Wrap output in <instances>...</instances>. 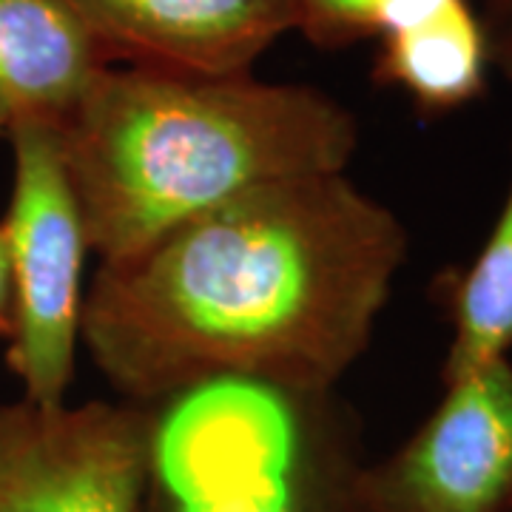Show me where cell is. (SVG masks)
<instances>
[{
    "instance_id": "obj_3",
    "label": "cell",
    "mask_w": 512,
    "mask_h": 512,
    "mask_svg": "<svg viewBox=\"0 0 512 512\" xmlns=\"http://www.w3.org/2000/svg\"><path fill=\"white\" fill-rule=\"evenodd\" d=\"M140 512H376L336 387L222 376L148 404Z\"/></svg>"
},
{
    "instance_id": "obj_11",
    "label": "cell",
    "mask_w": 512,
    "mask_h": 512,
    "mask_svg": "<svg viewBox=\"0 0 512 512\" xmlns=\"http://www.w3.org/2000/svg\"><path fill=\"white\" fill-rule=\"evenodd\" d=\"M447 0H293L296 32L319 49H345L433 15Z\"/></svg>"
},
{
    "instance_id": "obj_7",
    "label": "cell",
    "mask_w": 512,
    "mask_h": 512,
    "mask_svg": "<svg viewBox=\"0 0 512 512\" xmlns=\"http://www.w3.org/2000/svg\"><path fill=\"white\" fill-rule=\"evenodd\" d=\"M111 63L180 72H251L296 32L293 0H69Z\"/></svg>"
},
{
    "instance_id": "obj_8",
    "label": "cell",
    "mask_w": 512,
    "mask_h": 512,
    "mask_svg": "<svg viewBox=\"0 0 512 512\" xmlns=\"http://www.w3.org/2000/svg\"><path fill=\"white\" fill-rule=\"evenodd\" d=\"M114 66L69 0H0V109L57 126Z\"/></svg>"
},
{
    "instance_id": "obj_13",
    "label": "cell",
    "mask_w": 512,
    "mask_h": 512,
    "mask_svg": "<svg viewBox=\"0 0 512 512\" xmlns=\"http://www.w3.org/2000/svg\"><path fill=\"white\" fill-rule=\"evenodd\" d=\"M487 32H512V0H487Z\"/></svg>"
},
{
    "instance_id": "obj_15",
    "label": "cell",
    "mask_w": 512,
    "mask_h": 512,
    "mask_svg": "<svg viewBox=\"0 0 512 512\" xmlns=\"http://www.w3.org/2000/svg\"><path fill=\"white\" fill-rule=\"evenodd\" d=\"M6 128H9V117H6V111L0 109V137H6Z\"/></svg>"
},
{
    "instance_id": "obj_4",
    "label": "cell",
    "mask_w": 512,
    "mask_h": 512,
    "mask_svg": "<svg viewBox=\"0 0 512 512\" xmlns=\"http://www.w3.org/2000/svg\"><path fill=\"white\" fill-rule=\"evenodd\" d=\"M15 154L12 200L3 217L15 330L6 365L23 384L26 402H66L83 328V259L89 239L69 183L57 126L15 120L6 128Z\"/></svg>"
},
{
    "instance_id": "obj_5",
    "label": "cell",
    "mask_w": 512,
    "mask_h": 512,
    "mask_svg": "<svg viewBox=\"0 0 512 512\" xmlns=\"http://www.w3.org/2000/svg\"><path fill=\"white\" fill-rule=\"evenodd\" d=\"M148 404H0V512H140Z\"/></svg>"
},
{
    "instance_id": "obj_9",
    "label": "cell",
    "mask_w": 512,
    "mask_h": 512,
    "mask_svg": "<svg viewBox=\"0 0 512 512\" xmlns=\"http://www.w3.org/2000/svg\"><path fill=\"white\" fill-rule=\"evenodd\" d=\"M493 46L470 0H447L433 15L379 37L373 80L404 92L421 114H450L487 89Z\"/></svg>"
},
{
    "instance_id": "obj_6",
    "label": "cell",
    "mask_w": 512,
    "mask_h": 512,
    "mask_svg": "<svg viewBox=\"0 0 512 512\" xmlns=\"http://www.w3.org/2000/svg\"><path fill=\"white\" fill-rule=\"evenodd\" d=\"M376 512H512V356L444 384L390 456L367 464Z\"/></svg>"
},
{
    "instance_id": "obj_2",
    "label": "cell",
    "mask_w": 512,
    "mask_h": 512,
    "mask_svg": "<svg viewBox=\"0 0 512 512\" xmlns=\"http://www.w3.org/2000/svg\"><path fill=\"white\" fill-rule=\"evenodd\" d=\"M57 140L103 262L251 188L345 171L359 123L316 86L114 63L57 123Z\"/></svg>"
},
{
    "instance_id": "obj_1",
    "label": "cell",
    "mask_w": 512,
    "mask_h": 512,
    "mask_svg": "<svg viewBox=\"0 0 512 512\" xmlns=\"http://www.w3.org/2000/svg\"><path fill=\"white\" fill-rule=\"evenodd\" d=\"M404 259L402 220L345 171L259 185L103 259L80 342L137 404L222 376L336 387Z\"/></svg>"
},
{
    "instance_id": "obj_14",
    "label": "cell",
    "mask_w": 512,
    "mask_h": 512,
    "mask_svg": "<svg viewBox=\"0 0 512 512\" xmlns=\"http://www.w3.org/2000/svg\"><path fill=\"white\" fill-rule=\"evenodd\" d=\"M490 46H493V66H498L501 74L512 83V32L490 35Z\"/></svg>"
},
{
    "instance_id": "obj_10",
    "label": "cell",
    "mask_w": 512,
    "mask_h": 512,
    "mask_svg": "<svg viewBox=\"0 0 512 512\" xmlns=\"http://www.w3.org/2000/svg\"><path fill=\"white\" fill-rule=\"evenodd\" d=\"M436 291L453 328L441 384L512 356V180L476 259L441 276Z\"/></svg>"
},
{
    "instance_id": "obj_12",
    "label": "cell",
    "mask_w": 512,
    "mask_h": 512,
    "mask_svg": "<svg viewBox=\"0 0 512 512\" xmlns=\"http://www.w3.org/2000/svg\"><path fill=\"white\" fill-rule=\"evenodd\" d=\"M15 330V293H12V268H9V245L0 222V339H12Z\"/></svg>"
}]
</instances>
